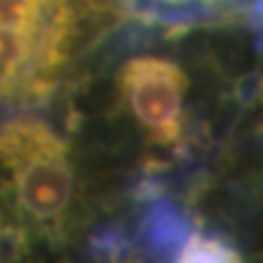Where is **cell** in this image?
Masks as SVG:
<instances>
[{
	"label": "cell",
	"instance_id": "6da1fadb",
	"mask_svg": "<svg viewBox=\"0 0 263 263\" xmlns=\"http://www.w3.org/2000/svg\"><path fill=\"white\" fill-rule=\"evenodd\" d=\"M0 204L29 254L70 252L92 221L88 176L70 138L35 114L0 123Z\"/></svg>",
	"mask_w": 263,
	"mask_h": 263
},
{
	"label": "cell",
	"instance_id": "7a4b0ae2",
	"mask_svg": "<svg viewBox=\"0 0 263 263\" xmlns=\"http://www.w3.org/2000/svg\"><path fill=\"white\" fill-rule=\"evenodd\" d=\"M121 22V0H0V105H46Z\"/></svg>",
	"mask_w": 263,
	"mask_h": 263
},
{
	"label": "cell",
	"instance_id": "3957f363",
	"mask_svg": "<svg viewBox=\"0 0 263 263\" xmlns=\"http://www.w3.org/2000/svg\"><path fill=\"white\" fill-rule=\"evenodd\" d=\"M189 95L191 77L169 53L143 48L114 66L105 114L112 125L136 134L143 174H158L186 152Z\"/></svg>",
	"mask_w": 263,
	"mask_h": 263
},
{
	"label": "cell",
	"instance_id": "277c9868",
	"mask_svg": "<svg viewBox=\"0 0 263 263\" xmlns=\"http://www.w3.org/2000/svg\"><path fill=\"white\" fill-rule=\"evenodd\" d=\"M178 261H239V254L219 237L195 233L180 248Z\"/></svg>",
	"mask_w": 263,
	"mask_h": 263
},
{
	"label": "cell",
	"instance_id": "5b68a950",
	"mask_svg": "<svg viewBox=\"0 0 263 263\" xmlns=\"http://www.w3.org/2000/svg\"><path fill=\"white\" fill-rule=\"evenodd\" d=\"M27 246H24L18 230L11 226L9 217L0 204V259H24L27 257Z\"/></svg>",
	"mask_w": 263,
	"mask_h": 263
},
{
	"label": "cell",
	"instance_id": "8992f818",
	"mask_svg": "<svg viewBox=\"0 0 263 263\" xmlns=\"http://www.w3.org/2000/svg\"><path fill=\"white\" fill-rule=\"evenodd\" d=\"M143 3H145V0H134V5L138 7V9H141V5H143ZM152 3H158V0H152Z\"/></svg>",
	"mask_w": 263,
	"mask_h": 263
}]
</instances>
